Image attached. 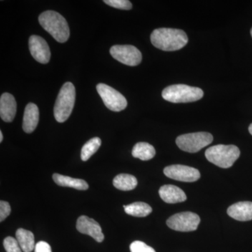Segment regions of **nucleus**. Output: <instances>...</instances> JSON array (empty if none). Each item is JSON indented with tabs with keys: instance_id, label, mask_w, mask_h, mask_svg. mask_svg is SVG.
I'll return each instance as SVG.
<instances>
[{
	"instance_id": "18",
	"label": "nucleus",
	"mask_w": 252,
	"mask_h": 252,
	"mask_svg": "<svg viewBox=\"0 0 252 252\" xmlns=\"http://www.w3.org/2000/svg\"><path fill=\"white\" fill-rule=\"evenodd\" d=\"M16 236L23 252H31L35 248L34 236L32 232L23 228H19L16 231Z\"/></svg>"
},
{
	"instance_id": "16",
	"label": "nucleus",
	"mask_w": 252,
	"mask_h": 252,
	"mask_svg": "<svg viewBox=\"0 0 252 252\" xmlns=\"http://www.w3.org/2000/svg\"><path fill=\"white\" fill-rule=\"evenodd\" d=\"M39 119V111L34 103H29L25 109L23 128L26 133H32L35 130Z\"/></svg>"
},
{
	"instance_id": "3",
	"label": "nucleus",
	"mask_w": 252,
	"mask_h": 252,
	"mask_svg": "<svg viewBox=\"0 0 252 252\" xmlns=\"http://www.w3.org/2000/svg\"><path fill=\"white\" fill-rule=\"evenodd\" d=\"M240 156V149L235 145L219 144L210 147L205 152L207 160L221 168L233 166Z\"/></svg>"
},
{
	"instance_id": "7",
	"label": "nucleus",
	"mask_w": 252,
	"mask_h": 252,
	"mask_svg": "<svg viewBox=\"0 0 252 252\" xmlns=\"http://www.w3.org/2000/svg\"><path fill=\"white\" fill-rule=\"evenodd\" d=\"M97 93L106 107L113 112H121L127 106L126 97L119 91L104 84L97 85Z\"/></svg>"
},
{
	"instance_id": "10",
	"label": "nucleus",
	"mask_w": 252,
	"mask_h": 252,
	"mask_svg": "<svg viewBox=\"0 0 252 252\" xmlns=\"http://www.w3.org/2000/svg\"><path fill=\"white\" fill-rule=\"evenodd\" d=\"M163 172L166 177L180 182H196L200 177V173L198 170L187 165H170L165 167Z\"/></svg>"
},
{
	"instance_id": "17",
	"label": "nucleus",
	"mask_w": 252,
	"mask_h": 252,
	"mask_svg": "<svg viewBox=\"0 0 252 252\" xmlns=\"http://www.w3.org/2000/svg\"><path fill=\"white\" fill-rule=\"evenodd\" d=\"M53 180L56 182V185L61 187H70V188L81 190H86L89 189L87 182L80 179L72 178L67 176L56 173L53 175Z\"/></svg>"
},
{
	"instance_id": "12",
	"label": "nucleus",
	"mask_w": 252,
	"mask_h": 252,
	"mask_svg": "<svg viewBox=\"0 0 252 252\" xmlns=\"http://www.w3.org/2000/svg\"><path fill=\"white\" fill-rule=\"evenodd\" d=\"M77 229L83 234L90 235L96 241L102 243L104 239L100 225L96 220L89 217L81 216L77 222Z\"/></svg>"
},
{
	"instance_id": "23",
	"label": "nucleus",
	"mask_w": 252,
	"mask_h": 252,
	"mask_svg": "<svg viewBox=\"0 0 252 252\" xmlns=\"http://www.w3.org/2000/svg\"><path fill=\"white\" fill-rule=\"evenodd\" d=\"M104 2L109 6L122 10H130L132 5L128 0H104Z\"/></svg>"
},
{
	"instance_id": "1",
	"label": "nucleus",
	"mask_w": 252,
	"mask_h": 252,
	"mask_svg": "<svg viewBox=\"0 0 252 252\" xmlns=\"http://www.w3.org/2000/svg\"><path fill=\"white\" fill-rule=\"evenodd\" d=\"M151 41L157 49L175 51L187 45L189 38L185 31L173 28H158L151 34Z\"/></svg>"
},
{
	"instance_id": "24",
	"label": "nucleus",
	"mask_w": 252,
	"mask_h": 252,
	"mask_svg": "<svg viewBox=\"0 0 252 252\" xmlns=\"http://www.w3.org/2000/svg\"><path fill=\"white\" fill-rule=\"evenodd\" d=\"M4 248L6 252H22L17 240L12 237H7L4 239Z\"/></svg>"
},
{
	"instance_id": "6",
	"label": "nucleus",
	"mask_w": 252,
	"mask_h": 252,
	"mask_svg": "<svg viewBox=\"0 0 252 252\" xmlns=\"http://www.w3.org/2000/svg\"><path fill=\"white\" fill-rule=\"evenodd\" d=\"M213 136L209 132H199L179 136L176 144L179 148L189 153H196L212 143Z\"/></svg>"
},
{
	"instance_id": "27",
	"label": "nucleus",
	"mask_w": 252,
	"mask_h": 252,
	"mask_svg": "<svg viewBox=\"0 0 252 252\" xmlns=\"http://www.w3.org/2000/svg\"><path fill=\"white\" fill-rule=\"evenodd\" d=\"M34 252H52L51 246L46 242L40 241L36 243Z\"/></svg>"
},
{
	"instance_id": "19",
	"label": "nucleus",
	"mask_w": 252,
	"mask_h": 252,
	"mask_svg": "<svg viewBox=\"0 0 252 252\" xmlns=\"http://www.w3.org/2000/svg\"><path fill=\"white\" fill-rule=\"evenodd\" d=\"M132 155L134 158L142 160H149L155 157L156 150L152 144L147 142H138L134 146Z\"/></svg>"
},
{
	"instance_id": "21",
	"label": "nucleus",
	"mask_w": 252,
	"mask_h": 252,
	"mask_svg": "<svg viewBox=\"0 0 252 252\" xmlns=\"http://www.w3.org/2000/svg\"><path fill=\"white\" fill-rule=\"evenodd\" d=\"M125 212L127 215L135 217H145L150 215L152 212V208L148 204L137 202L126 205Z\"/></svg>"
},
{
	"instance_id": "20",
	"label": "nucleus",
	"mask_w": 252,
	"mask_h": 252,
	"mask_svg": "<svg viewBox=\"0 0 252 252\" xmlns=\"http://www.w3.org/2000/svg\"><path fill=\"white\" fill-rule=\"evenodd\" d=\"M113 185L119 190H131L137 187V180L134 176L128 174H120L114 177Z\"/></svg>"
},
{
	"instance_id": "8",
	"label": "nucleus",
	"mask_w": 252,
	"mask_h": 252,
	"mask_svg": "<svg viewBox=\"0 0 252 252\" xmlns=\"http://www.w3.org/2000/svg\"><path fill=\"white\" fill-rule=\"evenodd\" d=\"M200 222V217L190 212H181L170 217L167 225L172 230L181 232L194 231L198 228Z\"/></svg>"
},
{
	"instance_id": "2",
	"label": "nucleus",
	"mask_w": 252,
	"mask_h": 252,
	"mask_svg": "<svg viewBox=\"0 0 252 252\" xmlns=\"http://www.w3.org/2000/svg\"><path fill=\"white\" fill-rule=\"evenodd\" d=\"M41 27L49 33L56 41L64 43L70 34L69 26L65 18L54 11H46L39 16Z\"/></svg>"
},
{
	"instance_id": "9",
	"label": "nucleus",
	"mask_w": 252,
	"mask_h": 252,
	"mask_svg": "<svg viewBox=\"0 0 252 252\" xmlns=\"http://www.w3.org/2000/svg\"><path fill=\"white\" fill-rule=\"evenodd\" d=\"M110 54L114 59L126 65L137 66L142 62V54L140 50L134 46H113L110 49Z\"/></svg>"
},
{
	"instance_id": "26",
	"label": "nucleus",
	"mask_w": 252,
	"mask_h": 252,
	"mask_svg": "<svg viewBox=\"0 0 252 252\" xmlns=\"http://www.w3.org/2000/svg\"><path fill=\"white\" fill-rule=\"evenodd\" d=\"M11 213V207L9 203L1 200L0 202V221L2 222Z\"/></svg>"
},
{
	"instance_id": "30",
	"label": "nucleus",
	"mask_w": 252,
	"mask_h": 252,
	"mask_svg": "<svg viewBox=\"0 0 252 252\" xmlns=\"http://www.w3.org/2000/svg\"><path fill=\"white\" fill-rule=\"evenodd\" d=\"M251 35H252V28L251 29Z\"/></svg>"
},
{
	"instance_id": "11",
	"label": "nucleus",
	"mask_w": 252,
	"mask_h": 252,
	"mask_svg": "<svg viewBox=\"0 0 252 252\" xmlns=\"http://www.w3.org/2000/svg\"><path fill=\"white\" fill-rule=\"evenodd\" d=\"M29 49L32 57L38 63L46 64L51 59V51L45 39L32 35L29 39Z\"/></svg>"
},
{
	"instance_id": "14",
	"label": "nucleus",
	"mask_w": 252,
	"mask_h": 252,
	"mask_svg": "<svg viewBox=\"0 0 252 252\" xmlns=\"http://www.w3.org/2000/svg\"><path fill=\"white\" fill-rule=\"evenodd\" d=\"M227 213L240 221L252 220V202H239L228 207Z\"/></svg>"
},
{
	"instance_id": "25",
	"label": "nucleus",
	"mask_w": 252,
	"mask_h": 252,
	"mask_svg": "<svg viewBox=\"0 0 252 252\" xmlns=\"http://www.w3.org/2000/svg\"><path fill=\"white\" fill-rule=\"evenodd\" d=\"M131 252H156L153 248L142 241H135L130 246Z\"/></svg>"
},
{
	"instance_id": "4",
	"label": "nucleus",
	"mask_w": 252,
	"mask_h": 252,
	"mask_svg": "<svg viewBox=\"0 0 252 252\" xmlns=\"http://www.w3.org/2000/svg\"><path fill=\"white\" fill-rule=\"evenodd\" d=\"M203 91L200 88L185 84L167 86L162 92V98L172 103H187L195 102L203 97Z\"/></svg>"
},
{
	"instance_id": "13",
	"label": "nucleus",
	"mask_w": 252,
	"mask_h": 252,
	"mask_svg": "<svg viewBox=\"0 0 252 252\" xmlns=\"http://www.w3.org/2000/svg\"><path fill=\"white\" fill-rule=\"evenodd\" d=\"M17 109L16 99L12 94L5 93L0 98V117L5 122H11L14 119Z\"/></svg>"
},
{
	"instance_id": "28",
	"label": "nucleus",
	"mask_w": 252,
	"mask_h": 252,
	"mask_svg": "<svg viewBox=\"0 0 252 252\" xmlns=\"http://www.w3.org/2000/svg\"><path fill=\"white\" fill-rule=\"evenodd\" d=\"M3 141V134L1 131H0V142H2Z\"/></svg>"
},
{
	"instance_id": "22",
	"label": "nucleus",
	"mask_w": 252,
	"mask_h": 252,
	"mask_svg": "<svg viewBox=\"0 0 252 252\" xmlns=\"http://www.w3.org/2000/svg\"><path fill=\"white\" fill-rule=\"evenodd\" d=\"M102 141L99 137H94L88 141L81 149V158L83 161H87L100 147Z\"/></svg>"
},
{
	"instance_id": "15",
	"label": "nucleus",
	"mask_w": 252,
	"mask_h": 252,
	"mask_svg": "<svg viewBox=\"0 0 252 252\" xmlns=\"http://www.w3.org/2000/svg\"><path fill=\"white\" fill-rule=\"evenodd\" d=\"M159 195L164 202L169 204L182 203L187 200L185 192L173 185L162 186L159 189Z\"/></svg>"
},
{
	"instance_id": "5",
	"label": "nucleus",
	"mask_w": 252,
	"mask_h": 252,
	"mask_svg": "<svg viewBox=\"0 0 252 252\" xmlns=\"http://www.w3.org/2000/svg\"><path fill=\"white\" fill-rule=\"evenodd\" d=\"M76 99V91L71 82H67L60 91L54 106V117L59 123L67 120L72 114Z\"/></svg>"
},
{
	"instance_id": "29",
	"label": "nucleus",
	"mask_w": 252,
	"mask_h": 252,
	"mask_svg": "<svg viewBox=\"0 0 252 252\" xmlns=\"http://www.w3.org/2000/svg\"><path fill=\"white\" fill-rule=\"evenodd\" d=\"M249 132H250V134L252 135V124L249 127Z\"/></svg>"
}]
</instances>
